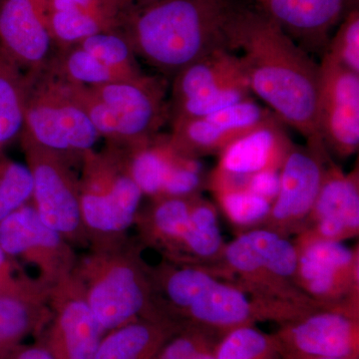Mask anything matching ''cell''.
I'll use <instances>...</instances> for the list:
<instances>
[{
  "mask_svg": "<svg viewBox=\"0 0 359 359\" xmlns=\"http://www.w3.org/2000/svg\"><path fill=\"white\" fill-rule=\"evenodd\" d=\"M254 1H256L257 4H259V2L264 1V0H254Z\"/></svg>",
  "mask_w": 359,
  "mask_h": 359,
  "instance_id": "obj_41",
  "label": "cell"
},
{
  "mask_svg": "<svg viewBox=\"0 0 359 359\" xmlns=\"http://www.w3.org/2000/svg\"><path fill=\"white\" fill-rule=\"evenodd\" d=\"M318 132L327 153L348 158L359 148V74L323 54L320 63Z\"/></svg>",
  "mask_w": 359,
  "mask_h": 359,
  "instance_id": "obj_10",
  "label": "cell"
},
{
  "mask_svg": "<svg viewBox=\"0 0 359 359\" xmlns=\"http://www.w3.org/2000/svg\"><path fill=\"white\" fill-rule=\"evenodd\" d=\"M126 151L130 172L143 195L152 199L161 197L179 155L169 135L158 134L150 141Z\"/></svg>",
  "mask_w": 359,
  "mask_h": 359,
  "instance_id": "obj_23",
  "label": "cell"
},
{
  "mask_svg": "<svg viewBox=\"0 0 359 359\" xmlns=\"http://www.w3.org/2000/svg\"><path fill=\"white\" fill-rule=\"evenodd\" d=\"M191 359H216L215 358V354H212L210 353H208V351H200L199 353L196 354L195 356H193Z\"/></svg>",
  "mask_w": 359,
  "mask_h": 359,
  "instance_id": "obj_39",
  "label": "cell"
},
{
  "mask_svg": "<svg viewBox=\"0 0 359 359\" xmlns=\"http://www.w3.org/2000/svg\"><path fill=\"white\" fill-rule=\"evenodd\" d=\"M311 359H351V358H309Z\"/></svg>",
  "mask_w": 359,
  "mask_h": 359,
  "instance_id": "obj_40",
  "label": "cell"
},
{
  "mask_svg": "<svg viewBox=\"0 0 359 359\" xmlns=\"http://www.w3.org/2000/svg\"><path fill=\"white\" fill-rule=\"evenodd\" d=\"M47 11L48 0H0V53L28 74L44 70L53 54Z\"/></svg>",
  "mask_w": 359,
  "mask_h": 359,
  "instance_id": "obj_12",
  "label": "cell"
},
{
  "mask_svg": "<svg viewBox=\"0 0 359 359\" xmlns=\"http://www.w3.org/2000/svg\"><path fill=\"white\" fill-rule=\"evenodd\" d=\"M76 45L126 79H137L145 75L139 66L133 48L122 32L99 33Z\"/></svg>",
  "mask_w": 359,
  "mask_h": 359,
  "instance_id": "obj_31",
  "label": "cell"
},
{
  "mask_svg": "<svg viewBox=\"0 0 359 359\" xmlns=\"http://www.w3.org/2000/svg\"><path fill=\"white\" fill-rule=\"evenodd\" d=\"M325 55L351 72L359 74V8L341 21L325 52Z\"/></svg>",
  "mask_w": 359,
  "mask_h": 359,
  "instance_id": "obj_34",
  "label": "cell"
},
{
  "mask_svg": "<svg viewBox=\"0 0 359 359\" xmlns=\"http://www.w3.org/2000/svg\"><path fill=\"white\" fill-rule=\"evenodd\" d=\"M26 165L33 181L32 204L47 226L74 248L89 249L82 218L79 179L65 156L20 136Z\"/></svg>",
  "mask_w": 359,
  "mask_h": 359,
  "instance_id": "obj_6",
  "label": "cell"
},
{
  "mask_svg": "<svg viewBox=\"0 0 359 359\" xmlns=\"http://www.w3.org/2000/svg\"><path fill=\"white\" fill-rule=\"evenodd\" d=\"M285 339L308 358H351L358 348V327L341 311H323L295 323Z\"/></svg>",
  "mask_w": 359,
  "mask_h": 359,
  "instance_id": "obj_17",
  "label": "cell"
},
{
  "mask_svg": "<svg viewBox=\"0 0 359 359\" xmlns=\"http://www.w3.org/2000/svg\"><path fill=\"white\" fill-rule=\"evenodd\" d=\"M252 91L244 70L219 84L176 103H169L170 121L191 119L212 114L247 100Z\"/></svg>",
  "mask_w": 359,
  "mask_h": 359,
  "instance_id": "obj_26",
  "label": "cell"
},
{
  "mask_svg": "<svg viewBox=\"0 0 359 359\" xmlns=\"http://www.w3.org/2000/svg\"><path fill=\"white\" fill-rule=\"evenodd\" d=\"M91 88L114 118L118 147L134 148L150 141L169 120L167 85L163 78L145 74Z\"/></svg>",
  "mask_w": 359,
  "mask_h": 359,
  "instance_id": "obj_8",
  "label": "cell"
},
{
  "mask_svg": "<svg viewBox=\"0 0 359 359\" xmlns=\"http://www.w3.org/2000/svg\"><path fill=\"white\" fill-rule=\"evenodd\" d=\"M235 0H136L122 32L136 54L173 78L194 61L231 50L229 27Z\"/></svg>",
  "mask_w": 359,
  "mask_h": 359,
  "instance_id": "obj_2",
  "label": "cell"
},
{
  "mask_svg": "<svg viewBox=\"0 0 359 359\" xmlns=\"http://www.w3.org/2000/svg\"><path fill=\"white\" fill-rule=\"evenodd\" d=\"M256 311L244 290L211 276L181 314L211 327L236 328L245 325Z\"/></svg>",
  "mask_w": 359,
  "mask_h": 359,
  "instance_id": "obj_19",
  "label": "cell"
},
{
  "mask_svg": "<svg viewBox=\"0 0 359 359\" xmlns=\"http://www.w3.org/2000/svg\"><path fill=\"white\" fill-rule=\"evenodd\" d=\"M49 308L50 320L37 339L55 359H94L106 332L73 273L51 287Z\"/></svg>",
  "mask_w": 359,
  "mask_h": 359,
  "instance_id": "obj_9",
  "label": "cell"
},
{
  "mask_svg": "<svg viewBox=\"0 0 359 359\" xmlns=\"http://www.w3.org/2000/svg\"><path fill=\"white\" fill-rule=\"evenodd\" d=\"M4 359H55L50 351L40 340L33 344H23L16 346Z\"/></svg>",
  "mask_w": 359,
  "mask_h": 359,
  "instance_id": "obj_38",
  "label": "cell"
},
{
  "mask_svg": "<svg viewBox=\"0 0 359 359\" xmlns=\"http://www.w3.org/2000/svg\"><path fill=\"white\" fill-rule=\"evenodd\" d=\"M358 266L346 268L318 257L299 252V264L295 278L299 285L316 299L332 301L358 283Z\"/></svg>",
  "mask_w": 359,
  "mask_h": 359,
  "instance_id": "obj_27",
  "label": "cell"
},
{
  "mask_svg": "<svg viewBox=\"0 0 359 359\" xmlns=\"http://www.w3.org/2000/svg\"><path fill=\"white\" fill-rule=\"evenodd\" d=\"M273 115L250 97L212 114L172 122L169 139L178 152L189 157L219 154Z\"/></svg>",
  "mask_w": 359,
  "mask_h": 359,
  "instance_id": "obj_11",
  "label": "cell"
},
{
  "mask_svg": "<svg viewBox=\"0 0 359 359\" xmlns=\"http://www.w3.org/2000/svg\"><path fill=\"white\" fill-rule=\"evenodd\" d=\"M73 275L106 334L135 320H167L155 304L150 269L128 238L78 256Z\"/></svg>",
  "mask_w": 359,
  "mask_h": 359,
  "instance_id": "obj_3",
  "label": "cell"
},
{
  "mask_svg": "<svg viewBox=\"0 0 359 359\" xmlns=\"http://www.w3.org/2000/svg\"><path fill=\"white\" fill-rule=\"evenodd\" d=\"M32 280L33 278L21 268L20 262L8 256L0 247V295L20 292Z\"/></svg>",
  "mask_w": 359,
  "mask_h": 359,
  "instance_id": "obj_36",
  "label": "cell"
},
{
  "mask_svg": "<svg viewBox=\"0 0 359 359\" xmlns=\"http://www.w3.org/2000/svg\"><path fill=\"white\" fill-rule=\"evenodd\" d=\"M136 0H48V11H83L109 18L124 26Z\"/></svg>",
  "mask_w": 359,
  "mask_h": 359,
  "instance_id": "obj_35",
  "label": "cell"
},
{
  "mask_svg": "<svg viewBox=\"0 0 359 359\" xmlns=\"http://www.w3.org/2000/svg\"><path fill=\"white\" fill-rule=\"evenodd\" d=\"M210 186L224 214L233 224L250 226L269 218L271 203L250 192L244 186L212 178L210 179Z\"/></svg>",
  "mask_w": 359,
  "mask_h": 359,
  "instance_id": "obj_30",
  "label": "cell"
},
{
  "mask_svg": "<svg viewBox=\"0 0 359 359\" xmlns=\"http://www.w3.org/2000/svg\"><path fill=\"white\" fill-rule=\"evenodd\" d=\"M224 256L233 271L257 283L295 278L299 264L297 247L269 230L243 233L226 245Z\"/></svg>",
  "mask_w": 359,
  "mask_h": 359,
  "instance_id": "obj_16",
  "label": "cell"
},
{
  "mask_svg": "<svg viewBox=\"0 0 359 359\" xmlns=\"http://www.w3.org/2000/svg\"><path fill=\"white\" fill-rule=\"evenodd\" d=\"M313 221L332 219L358 233L359 228L358 169L346 174L334 165L325 169L323 184L309 215Z\"/></svg>",
  "mask_w": 359,
  "mask_h": 359,
  "instance_id": "obj_22",
  "label": "cell"
},
{
  "mask_svg": "<svg viewBox=\"0 0 359 359\" xmlns=\"http://www.w3.org/2000/svg\"><path fill=\"white\" fill-rule=\"evenodd\" d=\"M244 70L240 56L228 49H219L194 61L172 79L171 101L180 102L199 94Z\"/></svg>",
  "mask_w": 359,
  "mask_h": 359,
  "instance_id": "obj_24",
  "label": "cell"
},
{
  "mask_svg": "<svg viewBox=\"0 0 359 359\" xmlns=\"http://www.w3.org/2000/svg\"><path fill=\"white\" fill-rule=\"evenodd\" d=\"M273 344L263 332L248 325L233 328L219 346L216 359H271Z\"/></svg>",
  "mask_w": 359,
  "mask_h": 359,
  "instance_id": "obj_33",
  "label": "cell"
},
{
  "mask_svg": "<svg viewBox=\"0 0 359 359\" xmlns=\"http://www.w3.org/2000/svg\"><path fill=\"white\" fill-rule=\"evenodd\" d=\"M243 186L273 204L280 190V170H266L252 175L245 180Z\"/></svg>",
  "mask_w": 359,
  "mask_h": 359,
  "instance_id": "obj_37",
  "label": "cell"
},
{
  "mask_svg": "<svg viewBox=\"0 0 359 359\" xmlns=\"http://www.w3.org/2000/svg\"><path fill=\"white\" fill-rule=\"evenodd\" d=\"M283 125L273 115L226 146L219 154V165L212 176L243 186L252 175L266 170H280L292 145Z\"/></svg>",
  "mask_w": 359,
  "mask_h": 359,
  "instance_id": "obj_15",
  "label": "cell"
},
{
  "mask_svg": "<svg viewBox=\"0 0 359 359\" xmlns=\"http://www.w3.org/2000/svg\"><path fill=\"white\" fill-rule=\"evenodd\" d=\"M33 181L27 165L0 152V222L32 202Z\"/></svg>",
  "mask_w": 359,
  "mask_h": 359,
  "instance_id": "obj_32",
  "label": "cell"
},
{
  "mask_svg": "<svg viewBox=\"0 0 359 359\" xmlns=\"http://www.w3.org/2000/svg\"><path fill=\"white\" fill-rule=\"evenodd\" d=\"M194 197H160L152 205L139 211L135 224L142 240L174 252L181 248L182 238L189 226Z\"/></svg>",
  "mask_w": 359,
  "mask_h": 359,
  "instance_id": "obj_21",
  "label": "cell"
},
{
  "mask_svg": "<svg viewBox=\"0 0 359 359\" xmlns=\"http://www.w3.org/2000/svg\"><path fill=\"white\" fill-rule=\"evenodd\" d=\"M32 74L0 53V152L20 137Z\"/></svg>",
  "mask_w": 359,
  "mask_h": 359,
  "instance_id": "obj_25",
  "label": "cell"
},
{
  "mask_svg": "<svg viewBox=\"0 0 359 359\" xmlns=\"http://www.w3.org/2000/svg\"><path fill=\"white\" fill-rule=\"evenodd\" d=\"M327 159L323 144L292 143L280 166V190L266 219L283 228L308 218L323 184Z\"/></svg>",
  "mask_w": 359,
  "mask_h": 359,
  "instance_id": "obj_13",
  "label": "cell"
},
{
  "mask_svg": "<svg viewBox=\"0 0 359 359\" xmlns=\"http://www.w3.org/2000/svg\"><path fill=\"white\" fill-rule=\"evenodd\" d=\"M223 248V238L218 224L216 210L210 203L198 199L193 201L189 226L183 238L181 248L194 256L212 257Z\"/></svg>",
  "mask_w": 359,
  "mask_h": 359,
  "instance_id": "obj_29",
  "label": "cell"
},
{
  "mask_svg": "<svg viewBox=\"0 0 359 359\" xmlns=\"http://www.w3.org/2000/svg\"><path fill=\"white\" fill-rule=\"evenodd\" d=\"M20 136L68 160L80 161L101 138L67 82L45 70L32 74Z\"/></svg>",
  "mask_w": 359,
  "mask_h": 359,
  "instance_id": "obj_5",
  "label": "cell"
},
{
  "mask_svg": "<svg viewBox=\"0 0 359 359\" xmlns=\"http://www.w3.org/2000/svg\"><path fill=\"white\" fill-rule=\"evenodd\" d=\"M51 287L34 278L14 294L0 295V359H4L29 335L39 339L50 320Z\"/></svg>",
  "mask_w": 359,
  "mask_h": 359,
  "instance_id": "obj_18",
  "label": "cell"
},
{
  "mask_svg": "<svg viewBox=\"0 0 359 359\" xmlns=\"http://www.w3.org/2000/svg\"><path fill=\"white\" fill-rule=\"evenodd\" d=\"M257 6L304 50L323 56L358 0H264Z\"/></svg>",
  "mask_w": 359,
  "mask_h": 359,
  "instance_id": "obj_14",
  "label": "cell"
},
{
  "mask_svg": "<svg viewBox=\"0 0 359 359\" xmlns=\"http://www.w3.org/2000/svg\"><path fill=\"white\" fill-rule=\"evenodd\" d=\"M231 51L240 56L252 94L306 143L323 144L318 132L320 63L259 8L241 6L229 27Z\"/></svg>",
  "mask_w": 359,
  "mask_h": 359,
  "instance_id": "obj_1",
  "label": "cell"
},
{
  "mask_svg": "<svg viewBox=\"0 0 359 359\" xmlns=\"http://www.w3.org/2000/svg\"><path fill=\"white\" fill-rule=\"evenodd\" d=\"M174 327L167 320L132 321L105 334L94 359H154Z\"/></svg>",
  "mask_w": 359,
  "mask_h": 359,
  "instance_id": "obj_20",
  "label": "cell"
},
{
  "mask_svg": "<svg viewBox=\"0 0 359 359\" xmlns=\"http://www.w3.org/2000/svg\"><path fill=\"white\" fill-rule=\"evenodd\" d=\"M80 162V204L89 249L126 240L143 197L130 172L126 149L107 144L85 153Z\"/></svg>",
  "mask_w": 359,
  "mask_h": 359,
  "instance_id": "obj_4",
  "label": "cell"
},
{
  "mask_svg": "<svg viewBox=\"0 0 359 359\" xmlns=\"http://www.w3.org/2000/svg\"><path fill=\"white\" fill-rule=\"evenodd\" d=\"M44 70L68 83L90 87L128 80L79 45L58 49Z\"/></svg>",
  "mask_w": 359,
  "mask_h": 359,
  "instance_id": "obj_28",
  "label": "cell"
},
{
  "mask_svg": "<svg viewBox=\"0 0 359 359\" xmlns=\"http://www.w3.org/2000/svg\"><path fill=\"white\" fill-rule=\"evenodd\" d=\"M0 247L34 266L49 287L72 275L77 263L74 247L42 221L32 201L0 222Z\"/></svg>",
  "mask_w": 359,
  "mask_h": 359,
  "instance_id": "obj_7",
  "label": "cell"
}]
</instances>
